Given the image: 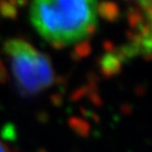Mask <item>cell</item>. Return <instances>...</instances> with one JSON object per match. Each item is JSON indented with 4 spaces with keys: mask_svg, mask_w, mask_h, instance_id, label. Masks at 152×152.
<instances>
[{
    "mask_svg": "<svg viewBox=\"0 0 152 152\" xmlns=\"http://www.w3.org/2000/svg\"><path fill=\"white\" fill-rule=\"evenodd\" d=\"M31 20L49 43L60 46L79 43L97 25V0H33Z\"/></svg>",
    "mask_w": 152,
    "mask_h": 152,
    "instance_id": "6da1fadb",
    "label": "cell"
},
{
    "mask_svg": "<svg viewBox=\"0 0 152 152\" xmlns=\"http://www.w3.org/2000/svg\"><path fill=\"white\" fill-rule=\"evenodd\" d=\"M5 52L10 61L15 81L22 91L35 94L52 85L54 72L51 61L29 43L19 38L8 39Z\"/></svg>",
    "mask_w": 152,
    "mask_h": 152,
    "instance_id": "7a4b0ae2",
    "label": "cell"
},
{
    "mask_svg": "<svg viewBox=\"0 0 152 152\" xmlns=\"http://www.w3.org/2000/svg\"><path fill=\"white\" fill-rule=\"evenodd\" d=\"M143 1L144 16L129 54L132 53L152 56V0Z\"/></svg>",
    "mask_w": 152,
    "mask_h": 152,
    "instance_id": "3957f363",
    "label": "cell"
},
{
    "mask_svg": "<svg viewBox=\"0 0 152 152\" xmlns=\"http://www.w3.org/2000/svg\"><path fill=\"white\" fill-rule=\"evenodd\" d=\"M0 152H11L10 150H9V148L7 147L1 140H0Z\"/></svg>",
    "mask_w": 152,
    "mask_h": 152,
    "instance_id": "277c9868",
    "label": "cell"
}]
</instances>
